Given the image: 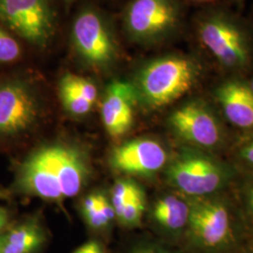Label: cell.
Here are the masks:
<instances>
[{"label": "cell", "instance_id": "obj_24", "mask_svg": "<svg viewBox=\"0 0 253 253\" xmlns=\"http://www.w3.org/2000/svg\"><path fill=\"white\" fill-rule=\"evenodd\" d=\"M132 253H169L163 249L153 247V246H145V247H140L138 249L134 250Z\"/></svg>", "mask_w": 253, "mask_h": 253}, {"label": "cell", "instance_id": "obj_30", "mask_svg": "<svg viewBox=\"0 0 253 253\" xmlns=\"http://www.w3.org/2000/svg\"><path fill=\"white\" fill-rule=\"evenodd\" d=\"M249 204L253 214V189L250 191V194H249Z\"/></svg>", "mask_w": 253, "mask_h": 253}, {"label": "cell", "instance_id": "obj_15", "mask_svg": "<svg viewBox=\"0 0 253 253\" xmlns=\"http://www.w3.org/2000/svg\"><path fill=\"white\" fill-rule=\"evenodd\" d=\"M43 240L44 234L40 227L34 223H26L0 237V253H30Z\"/></svg>", "mask_w": 253, "mask_h": 253}, {"label": "cell", "instance_id": "obj_22", "mask_svg": "<svg viewBox=\"0 0 253 253\" xmlns=\"http://www.w3.org/2000/svg\"><path fill=\"white\" fill-rule=\"evenodd\" d=\"M98 196H99V208L101 213L103 214V216L106 217V219L110 222L116 216L115 209L113 208L112 204L109 203L108 200L106 199L105 196L101 194H99Z\"/></svg>", "mask_w": 253, "mask_h": 253}, {"label": "cell", "instance_id": "obj_28", "mask_svg": "<svg viewBox=\"0 0 253 253\" xmlns=\"http://www.w3.org/2000/svg\"><path fill=\"white\" fill-rule=\"evenodd\" d=\"M74 253H89V248H88V243L84 245L80 249H78Z\"/></svg>", "mask_w": 253, "mask_h": 253}, {"label": "cell", "instance_id": "obj_16", "mask_svg": "<svg viewBox=\"0 0 253 253\" xmlns=\"http://www.w3.org/2000/svg\"><path fill=\"white\" fill-rule=\"evenodd\" d=\"M190 207L183 200L167 196L159 200L153 208L155 220L169 231H179L188 225Z\"/></svg>", "mask_w": 253, "mask_h": 253}, {"label": "cell", "instance_id": "obj_32", "mask_svg": "<svg viewBox=\"0 0 253 253\" xmlns=\"http://www.w3.org/2000/svg\"><path fill=\"white\" fill-rule=\"evenodd\" d=\"M249 84H250V86H251V88H252V90L253 91V78L252 79V81L249 83Z\"/></svg>", "mask_w": 253, "mask_h": 253}, {"label": "cell", "instance_id": "obj_14", "mask_svg": "<svg viewBox=\"0 0 253 253\" xmlns=\"http://www.w3.org/2000/svg\"><path fill=\"white\" fill-rule=\"evenodd\" d=\"M48 151L63 197H74L88 174L85 159L79 150L65 145H50Z\"/></svg>", "mask_w": 253, "mask_h": 253}, {"label": "cell", "instance_id": "obj_21", "mask_svg": "<svg viewBox=\"0 0 253 253\" xmlns=\"http://www.w3.org/2000/svg\"><path fill=\"white\" fill-rule=\"evenodd\" d=\"M21 53L17 41L0 28V63L13 62L19 58Z\"/></svg>", "mask_w": 253, "mask_h": 253}, {"label": "cell", "instance_id": "obj_12", "mask_svg": "<svg viewBox=\"0 0 253 253\" xmlns=\"http://www.w3.org/2000/svg\"><path fill=\"white\" fill-rule=\"evenodd\" d=\"M18 183L25 192L43 199L56 201L63 197L50 161L48 146L31 154L22 164Z\"/></svg>", "mask_w": 253, "mask_h": 253}, {"label": "cell", "instance_id": "obj_6", "mask_svg": "<svg viewBox=\"0 0 253 253\" xmlns=\"http://www.w3.org/2000/svg\"><path fill=\"white\" fill-rule=\"evenodd\" d=\"M168 177L181 192L196 197L210 195L226 184L229 172L222 164L202 154H185L171 164Z\"/></svg>", "mask_w": 253, "mask_h": 253}, {"label": "cell", "instance_id": "obj_2", "mask_svg": "<svg viewBox=\"0 0 253 253\" xmlns=\"http://www.w3.org/2000/svg\"><path fill=\"white\" fill-rule=\"evenodd\" d=\"M201 57L185 53L163 54L146 61L132 83L137 101L150 109L166 107L188 94L201 80Z\"/></svg>", "mask_w": 253, "mask_h": 253}, {"label": "cell", "instance_id": "obj_33", "mask_svg": "<svg viewBox=\"0 0 253 253\" xmlns=\"http://www.w3.org/2000/svg\"><path fill=\"white\" fill-rule=\"evenodd\" d=\"M250 24H251V26H252V28H253V21H252V22H251V23H250Z\"/></svg>", "mask_w": 253, "mask_h": 253}, {"label": "cell", "instance_id": "obj_5", "mask_svg": "<svg viewBox=\"0 0 253 253\" xmlns=\"http://www.w3.org/2000/svg\"><path fill=\"white\" fill-rule=\"evenodd\" d=\"M0 20L39 48L48 45L54 36V13L50 0H0Z\"/></svg>", "mask_w": 253, "mask_h": 253}, {"label": "cell", "instance_id": "obj_8", "mask_svg": "<svg viewBox=\"0 0 253 253\" xmlns=\"http://www.w3.org/2000/svg\"><path fill=\"white\" fill-rule=\"evenodd\" d=\"M169 123L178 135L193 145L210 148L220 142L219 122L204 100H190L175 109Z\"/></svg>", "mask_w": 253, "mask_h": 253}, {"label": "cell", "instance_id": "obj_31", "mask_svg": "<svg viewBox=\"0 0 253 253\" xmlns=\"http://www.w3.org/2000/svg\"><path fill=\"white\" fill-rule=\"evenodd\" d=\"M8 196V193L5 190L0 189V198H6Z\"/></svg>", "mask_w": 253, "mask_h": 253}, {"label": "cell", "instance_id": "obj_3", "mask_svg": "<svg viewBox=\"0 0 253 253\" xmlns=\"http://www.w3.org/2000/svg\"><path fill=\"white\" fill-rule=\"evenodd\" d=\"M184 23L180 0H131L123 16L127 39L138 45H158L178 34Z\"/></svg>", "mask_w": 253, "mask_h": 253}, {"label": "cell", "instance_id": "obj_26", "mask_svg": "<svg viewBox=\"0 0 253 253\" xmlns=\"http://www.w3.org/2000/svg\"><path fill=\"white\" fill-rule=\"evenodd\" d=\"M88 248H89V253H102L100 245L94 241L88 243Z\"/></svg>", "mask_w": 253, "mask_h": 253}, {"label": "cell", "instance_id": "obj_13", "mask_svg": "<svg viewBox=\"0 0 253 253\" xmlns=\"http://www.w3.org/2000/svg\"><path fill=\"white\" fill-rule=\"evenodd\" d=\"M227 120L240 128H253V91L238 78L222 82L214 92Z\"/></svg>", "mask_w": 253, "mask_h": 253}, {"label": "cell", "instance_id": "obj_4", "mask_svg": "<svg viewBox=\"0 0 253 253\" xmlns=\"http://www.w3.org/2000/svg\"><path fill=\"white\" fill-rule=\"evenodd\" d=\"M72 42L84 63L104 70L116 63L119 46L108 20L98 9L84 8L74 19Z\"/></svg>", "mask_w": 253, "mask_h": 253}, {"label": "cell", "instance_id": "obj_29", "mask_svg": "<svg viewBox=\"0 0 253 253\" xmlns=\"http://www.w3.org/2000/svg\"><path fill=\"white\" fill-rule=\"evenodd\" d=\"M234 5H235L237 8L242 9L243 5H244L245 0H230Z\"/></svg>", "mask_w": 253, "mask_h": 253}, {"label": "cell", "instance_id": "obj_18", "mask_svg": "<svg viewBox=\"0 0 253 253\" xmlns=\"http://www.w3.org/2000/svg\"><path fill=\"white\" fill-rule=\"evenodd\" d=\"M59 85H63L79 94L85 100H89L93 104L98 98V90L96 85L92 82L80 77L75 74H66L60 80Z\"/></svg>", "mask_w": 253, "mask_h": 253}, {"label": "cell", "instance_id": "obj_7", "mask_svg": "<svg viewBox=\"0 0 253 253\" xmlns=\"http://www.w3.org/2000/svg\"><path fill=\"white\" fill-rule=\"evenodd\" d=\"M188 226L192 241L209 252L224 248L233 235L229 210L217 200H201L190 207Z\"/></svg>", "mask_w": 253, "mask_h": 253}, {"label": "cell", "instance_id": "obj_23", "mask_svg": "<svg viewBox=\"0 0 253 253\" xmlns=\"http://www.w3.org/2000/svg\"><path fill=\"white\" fill-rule=\"evenodd\" d=\"M241 157L247 163L253 165V141L250 144L245 145L241 150Z\"/></svg>", "mask_w": 253, "mask_h": 253}, {"label": "cell", "instance_id": "obj_9", "mask_svg": "<svg viewBox=\"0 0 253 253\" xmlns=\"http://www.w3.org/2000/svg\"><path fill=\"white\" fill-rule=\"evenodd\" d=\"M39 102L27 84L8 81L0 84V135H16L36 122Z\"/></svg>", "mask_w": 253, "mask_h": 253}, {"label": "cell", "instance_id": "obj_20", "mask_svg": "<svg viewBox=\"0 0 253 253\" xmlns=\"http://www.w3.org/2000/svg\"><path fill=\"white\" fill-rule=\"evenodd\" d=\"M145 201L144 192L142 191L135 197L126 203L119 219L128 226H134L140 223L145 212Z\"/></svg>", "mask_w": 253, "mask_h": 253}, {"label": "cell", "instance_id": "obj_17", "mask_svg": "<svg viewBox=\"0 0 253 253\" xmlns=\"http://www.w3.org/2000/svg\"><path fill=\"white\" fill-rule=\"evenodd\" d=\"M143 190L134 182L130 180H119L115 184L112 190V206L118 218L121 216L126 203Z\"/></svg>", "mask_w": 253, "mask_h": 253}, {"label": "cell", "instance_id": "obj_25", "mask_svg": "<svg viewBox=\"0 0 253 253\" xmlns=\"http://www.w3.org/2000/svg\"><path fill=\"white\" fill-rule=\"evenodd\" d=\"M191 3L198 4L203 7H208L212 5H217L220 0H189Z\"/></svg>", "mask_w": 253, "mask_h": 253}, {"label": "cell", "instance_id": "obj_10", "mask_svg": "<svg viewBox=\"0 0 253 253\" xmlns=\"http://www.w3.org/2000/svg\"><path fill=\"white\" fill-rule=\"evenodd\" d=\"M167 161L165 149L149 139L129 141L113 152L111 163L118 171L129 174L149 175L160 171Z\"/></svg>", "mask_w": 253, "mask_h": 253}, {"label": "cell", "instance_id": "obj_11", "mask_svg": "<svg viewBox=\"0 0 253 253\" xmlns=\"http://www.w3.org/2000/svg\"><path fill=\"white\" fill-rule=\"evenodd\" d=\"M136 101L132 83L116 80L109 84L102 101L101 118L110 135L119 137L130 128Z\"/></svg>", "mask_w": 253, "mask_h": 253}, {"label": "cell", "instance_id": "obj_19", "mask_svg": "<svg viewBox=\"0 0 253 253\" xmlns=\"http://www.w3.org/2000/svg\"><path fill=\"white\" fill-rule=\"evenodd\" d=\"M59 93L64 107L74 116L86 115L93 107V103L89 100L63 85H59Z\"/></svg>", "mask_w": 253, "mask_h": 253}, {"label": "cell", "instance_id": "obj_1", "mask_svg": "<svg viewBox=\"0 0 253 253\" xmlns=\"http://www.w3.org/2000/svg\"><path fill=\"white\" fill-rule=\"evenodd\" d=\"M193 32L203 54L220 69L240 73L253 65V28L231 9L219 4L203 7L193 20Z\"/></svg>", "mask_w": 253, "mask_h": 253}, {"label": "cell", "instance_id": "obj_27", "mask_svg": "<svg viewBox=\"0 0 253 253\" xmlns=\"http://www.w3.org/2000/svg\"><path fill=\"white\" fill-rule=\"evenodd\" d=\"M8 220V217L6 212L3 209H0V229L7 223Z\"/></svg>", "mask_w": 253, "mask_h": 253}]
</instances>
